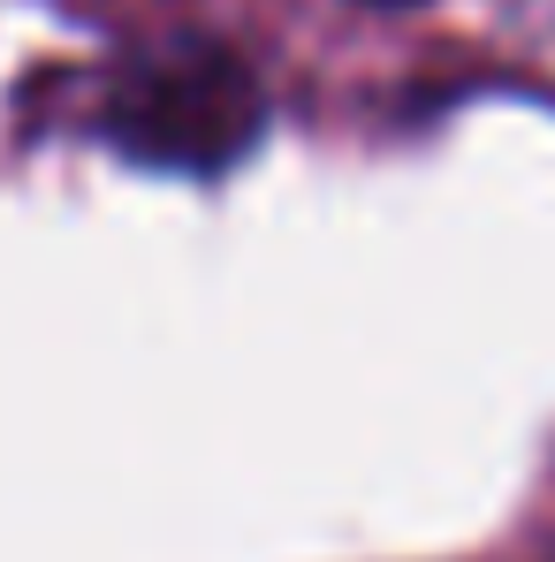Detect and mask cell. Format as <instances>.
I'll return each mask as SVG.
<instances>
[{
  "instance_id": "obj_1",
  "label": "cell",
  "mask_w": 555,
  "mask_h": 562,
  "mask_svg": "<svg viewBox=\"0 0 555 562\" xmlns=\"http://www.w3.org/2000/svg\"><path fill=\"white\" fill-rule=\"evenodd\" d=\"M99 137L153 176H190L213 183L244 168L267 137V85L229 38H160L130 61H114L99 92Z\"/></svg>"
},
{
  "instance_id": "obj_2",
  "label": "cell",
  "mask_w": 555,
  "mask_h": 562,
  "mask_svg": "<svg viewBox=\"0 0 555 562\" xmlns=\"http://www.w3.org/2000/svg\"><path fill=\"white\" fill-rule=\"evenodd\" d=\"M373 8H411V0H373Z\"/></svg>"
}]
</instances>
